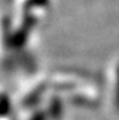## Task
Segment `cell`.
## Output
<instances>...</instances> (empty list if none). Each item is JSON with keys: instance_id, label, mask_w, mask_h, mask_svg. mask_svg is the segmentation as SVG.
<instances>
[{"instance_id": "obj_1", "label": "cell", "mask_w": 119, "mask_h": 120, "mask_svg": "<svg viewBox=\"0 0 119 120\" xmlns=\"http://www.w3.org/2000/svg\"><path fill=\"white\" fill-rule=\"evenodd\" d=\"M116 103L119 106V69H118V83H116Z\"/></svg>"}]
</instances>
